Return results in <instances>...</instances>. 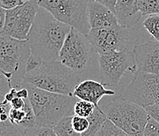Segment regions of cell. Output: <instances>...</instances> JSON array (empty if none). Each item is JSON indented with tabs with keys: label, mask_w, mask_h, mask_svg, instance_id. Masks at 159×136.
<instances>
[{
	"label": "cell",
	"mask_w": 159,
	"mask_h": 136,
	"mask_svg": "<svg viewBox=\"0 0 159 136\" xmlns=\"http://www.w3.org/2000/svg\"><path fill=\"white\" fill-rule=\"evenodd\" d=\"M128 135L127 133L123 131L109 118H107L102 124L101 129L97 134V136H124Z\"/></svg>",
	"instance_id": "18"
},
{
	"label": "cell",
	"mask_w": 159,
	"mask_h": 136,
	"mask_svg": "<svg viewBox=\"0 0 159 136\" xmlns=\"http://www.w3.org/2000/svg\"><path fill=\"white\" fill-rule=\"evenodd\" d=\"M39 7L38 0H30L22 5L7 10L5 25L1 33L21 40L28 39Z\"/></svg>",
	"instance_id": "10"
},
{
	"label": "cell",
	"mask_w": 159,
	"mask_h": 136,
	"mask_svg": "<svg viewBox=\"0 0 159 136\" xmlns=\"http://www.w3.org/2000/svg\"><path fill=\"white\" fill-rule=\"evenodd\" d=\"M143 26L155 40L159 42V14H150L144 20Z\"/></svg>",
	"instance_id": "19"
},
{
	"label": "cell",
	"mask_w": 159,
	"mask_h": 136,
	"mask_svg": "<svg viewBox=\"0 0 159 136\" xmlns=\"http://www.w3.org/2000/svg\"><path fill=\"white\" fill-rule=\"evenodd\" d=\"M95 108L96 106L93 103L86 101V100L79 99V101L75 102V106H74V113H75V115L88 118L93 113Z\"/></svg>",
	"instance_id": "20"
},
{
	"label": "cell",
	"mask_w": 159,
	"mask_h": 136,
	"mask_svg": "<svg viewBox=\"0 0 159 136\" xmlns=\"http://www.w3.org/2000/svg\"><path fill=\"white\" fill-rule=\"evenodd\" d=\"M104 112L128 135H143L149 117L145 107L124 96H116L104 106Z\"/></svg>",
	"instance_id": "5"
},
{
	"label": "cell",
	"mask_w": 159,
	"mask_h": 136,
	"mask_svg": "<svg viewBox=\"0 0 159 136\" xmlns=\"http://www.w3.org/2000/svg\"><path fill=\"white\" fill-rule=\"evenodd\" d=\"M23 80L40 89L71 96L82 81L78 72L60 60L42 61L37 68L26 72Z\"/></svg>",
	"instance_id": "3"
},
{
	"label": "cell",
	"mask_w": 159,
	"mask_h": 136,
	"mask_svg": "<svg viewBox=\"0 0 159 136\" xmlns=\"http://www.w3.org/2000/svg\"><path fill=\"white\" fill-rule=\"evenodd\" d=\"M74 115L66 116L62 118L56 125L54 129L56 135L57 136H81L79 133L74 130L72 126V118Z\"/></svg>",
	"instance_id": "17"
},
{
	"label": "cell",
	"mask_w": 159,
	"mask_h": 136,
	"mask_svg": "<svg viewBox=\"0 0 159 136\" xmlns=\"http://www.w3.org/2000/svg\"><path fill=\"white\" fill-rule=\"evenodd\" d=\"M115 94V91L106 89L105 84L93 80H86L81 81L74 91L73 96L79 99L86 100L93 103L96 107H100L99 101L104 96H111Z\"/></svg>",
	"instance_id": "13"
},
{
	"label": "cell",
	"mask_w": 159,
	"mask_h": 136,
	"mask_svg": "<svg viewBox=\"0 0 159 136\" xmlns=\"http://www.w3.org/2000/svg\"><path fill=\"white\" fill-rule=\"evenodd\" d=\"M23 1H24V2H28V1H30V0H23Z\"/></svg>",
	"instance_id": "30"
},
{
	"label": "cell",
	"mask_w": 159,
	"mask_h": 136,
	"mask_svg": "<svg viewBox=\"0 0 159 136\" xmlns=\"http://www.w3.org/2000/svg\"><path fill=\"white\" fill-rule=\"evenodd\" d=\"M138 71L159 74V42L151 41L133 47Z\"/></svg>",
	"instance_id": "12"
},
{
	"label": "cell",
	"mask_w": 159,
	"mask_h": 136,
	"mask_svg": "<svg viewBox=\"0 0 159 136\" xmlns=\"http://www.w3.org/2000/svg\"><path fill=\"white\" fill-rule=\"evenodd\" d=\"M24 135L28 136H52L56 135L53 127L45 126H34L27 129Z\"/></svg>",
	"instance_id": "22"
},
{
	"label": "cell",
	"mask_w": 159,
	"mask_h": 136,
	"mask_svg": "<svg viewBox=\"0 0 159 136\" xmlns=\"http://www.w3.org/2000/svg\"><path fill=\"white\" fill-rule=\"evenodd\" d=\"M107 118L108 117L104 110L102 109V107H96L93 113L88 117L89 126L87 131L83 133L82 136H97V134Z\"/></svg>",
	"instance_id": "16"
},
{
	"label": "cell",
	"mask_w": 159,
	"mask_h": 136,
	"mask_svg": "<svg viewBox=\"0 0 159 136\" xmlns=\"http://www.w3.org/2000/svg\"><path fill=\"white\" fill-rule=\"evenodd\" d=\"M89 0H38L55 18L87 35L91 28L88 17Z\"/></svg>",
	"instance_id": "6"
},
{
	"label": "cell",
	"mask_w": 159,
	"mask_h": 136,
	"mask_svg": "<svg viewBox=\"0 0 159 136\" xmlns=\"http://www.w3.org/2000/svg\"><path fill=\"white\" fill-rule=\"evenodd\" d=\"M22 85L29 91L37 126L54 127L64 117L75 115L74 106L78 98L75 96L45 91L25 81Z\"/></svg>",
	"instance_id": "2"
},
{
	"label": "cell",
	"mask_w": 159,
	"mask_h": 136,
	"mask_svg": "<svg viewBox=\"0 0 159 136\" xmlns=\"http://www.w3.org/2000/svg\"><path fill=\"white\" fill-rule=\"evenodd\" d=\"M139 8L143 17L159 14V0H139Z\"/></svg>",
	"instance_id": "21"
},
{
	"label": "cell",
	"mask_w": 159,
	"mask_h": 136,
	"mask_svg": "<svg viewBox=\"0 0 159 136\" xmlns=\"http://www.w3.org/2000/svg\"><path fill=\"white\" fill-rule=\"evenodd\" d=\"M89 1H95V2H100V3H102L103 4V5L106 6L107 7L109 8V9L112 10L113 12H115L116 0H89Z\"/></svg>",
	"instance_id": "28"
},
{
	"label": "cell",
	"mask_w": 159,
	"mask_h": 136,
	"mask_svg": "<svg viewBox=\"0 0 159 136\" xmlns=\"http://www.w3.org/2000/svg\"><path fill=\"white\" fill-rule=\"evenodd\" d=\"M71 29L42 7H39L28 36L31 55L40 61L60 60V53Z\"/></svg>",
	"instance_id": "1"
},
{
	"label": "cell",
	"mask_w": 159,
	"mask_h": 136,
	"mask_svg": "<svg viewBox=\"0 0 159 136\" xmlns=\"http://www.w3.org/2000/svg\"><path fill=\"white\" fill-rule=\"evenodd\" d=\"M146 109L150 117L159 121V105H149L146 107Z\"/></svg>",
	"instance_id": "27"
},
{
	"label": "cell",
	"mask_w": 159,
	"mask_h": 136,
	"mask_svg": "<svg viewBox=\"0 0 159 136\" xmlns=\"http://www.w3.org/2000/svg\"><path fill=\"white\" fill-rule=\"evenodd\" d=\"M115 13L120 25L128 28L137 24L143 17L139 0H116Z\"/></svg>",
	"instance_id": "15"
},
{
	"label": "cell",
	"mask_w": 159,
	"mask_h": 136,
	"mask_svg": "<svg viewBox=\"0 0 159 136\" xmlns=\"http://www.w3.org/2000/svg\"><path fill=\"white\" fill-rule=\"evenodd\" d=\"M98 62L102 83L111 87H116L128 71L133 73L137 70L135 54L127 48L101 54Z\"/></svg>",
	"instance_id": "7"
},
{
	"label": "cell",
	"mask_w": 159,
	"mask_h": 136,
	"mask_svg": "<svg viewBox=\"0 0 159 136\" xmlns=\"http://www.w3.org/2000/svg\"><path fill=\"white\" fill-rule=\"evenodd\" d=\"M72 126H73L74 130L82 136V134L86 132L89 127V120L87 117L74 115L72 118Z\"/></svg>",
	"instance_id": "23"
},
{
	"label": "cell",
	"mask_w": 159,
	"mask_h": 136,
	"mask_svg": "<svg viewBox=\"0 0 159 136\" xmlns=\"http://www.w3.org/2000/svg\"><path fill=\"white\" fill-rule=\"evenodd\" d=\"M6 14H7V10L1 7L0 9V30L2 31L3 28L6 21Z\"/></svg>",
	"instance_id": "29"
},
{
	"label": "cell",
	"mask_w": 159,
	"mask_h": 136,
	"mask_svg": "<svg viewBox=\"0 0 159 136\" xmlns=\"http://www.w3.org/2000/svg\"><path fill=\"white\" fill-rule=\"evenodd\" d=\"M28 98H18V97H15L12 101H11V106L14 109H24L26 104V100Z\"/></svg>",
	"instance_id": "26"
},
{
	"label": "cell",
	"mask_w": 159,
	"mask_h": 136,
	"mask_svg": "<svg viewBox=\"0 0 159 136\" xmlns=\"http://www.w3.org/2000/svg\"><path fill=\"white\" fill-rule=\"evenodd\" d=\"M122 96L143 107L159 105V74L136 70Z\"/></svg>",
	"instance_id": "9"
},
{
	"label": "cell",
	"mask_w": 159,
	"mask_h": 136,
	"mask_svg": "<svg viewBox=\"0 0 159 136\" xmlns=\"http://www.w3.org/2000/svg\"><path fill=\"white\" fill-rule=\"evenodd\" d=\"M94 53L86 34L71 28L60 53V61L69 68L80 72L89 63Z\"/></svg>",
	"instance_id": "8"
},
{
	"label": "cell",
	"mask_w": 159,
	"mask_h": 136,
	"mask_svg": "<svg viewBox=\"0 0 159 136\" xmlns=\"http://www.w3.org/2000/svg\"><path fill=\"white\" fill-rule=\"evenodd\" d=\"M24 2L23 0H0L1 7L6 10L12 9L18 6L22 5Z\"/></svg>",
	"instance_id": "25"
},
{
	"label": "cell",
	"mask_w": 159,
	"mask_h": 136,
	"mask_svg": "<svg viewBox=\"0 0 159 136\" xmlns=\"http://www.w3.org/2000/svg\"><path fill=\"white\" fill-rule=\"evenodd\" d=\"M86 35L93 52L99 55L125 49L129 39L128 28L120 25L102 28H91Z\"/></svg>",
	"instance_id": "11"
},
{
	"label": "cell",
	"mask_w": 159,
	"mask_h": 136,
	"mask_svg": "<svg viewBox=\"0 0 159 136\" xmlns=\"http://www.w3.org/2000/svg\"><path fill=\"white\" fill-rule=\"evenodd\" d=\"M144 136H159V121L149 115L144 128Z\"/></svg>",
	"instance_id": "24"
},
{
	"label": "cell",
	"mask_w": 159,
	"mask_h": 136,
	"mask_svg": "<svg viewBox=\"0 0 159 136\" xmlns=\"http://www.w3.org/2000/svg\"><path fill=\"white\" fill-rule=\"evenodd\" d=\"M88 17L91 28H102L120 25L115 12L95 1H89Z\"/></svg>",
	"instance_id": "14"
},
{
	"label": "cell",
	"mask_w": 159,
	"mask_h": 136,
	"mask_svg": "<svg viewBox=\"0 0 159 136\" xmlns=\"http://www.w3.org/2000/svg\"><path fill=\"white\" fill-rule=\"evenodd\" d=\"M0 71L7 86L17 87L22 83L26 65L31 55L28 39H17L7 34H0Z\"/></svg>",
	"instance_id": "4"
}]
</instances>
